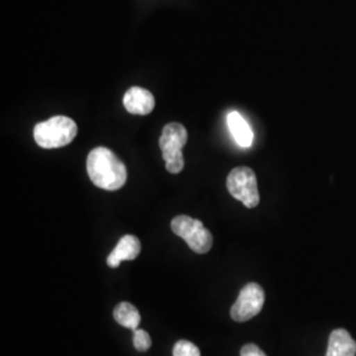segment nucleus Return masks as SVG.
<instances>
[{
    "label": "nucleus",
    "mask_w": 356,
    "mask_h": 356,
    "mask_svg": "<svg viewBox=\"0 0 356 356\" xmlns=\"http://www.w3.org/2000/svg\"><path fill=\"white\" fill-rule=\"evenodd\" d=\"M227 189L235 200L248 209H254L260 202L256 175L248 166H238L229 172Z\"/></svg>",
    "instance_id": "5"
},
{
    "label": "nucleus",
    "mask_w": 356,
    "mask_h": 356,
    "mask_svg": "<svg viewBox=\"0 0 356 356\" xmlns=\"http://www.w3.org/2000/svg\"><path fill=\"white\" fill-rule=\"evenodd\" d=\"M356 342L344 329L334 330L329 338L326 356H355Z\"/></svg>",
    "instance_id": "9"
},
{
    "label": "nucleus",
    "mask_w": 356,
    "mask_h": 356,
    "mask_svg": "<svg viewBox=\"0 0 356 356\" xmlns=\"http://www.w3.org/2000/svg\"><path fill=\"white\" fill-rule=\"evenodd\" d=\"M172 231L182 238L195 254H207L213 247V235L204 223L191 216H178L170 223Z\"/></svg>",
    "instance_id": "4"
},
{
    "label": "nucleus",
    "mask_w": 356,
    "mask_h": 356,
    "mask_svg": "<svg viewBox=\"0 0 356 356\" xmlns=\"http://www.w3.org/2000/svg\"><path fill=\"white\" fill-rule=\"evenodd\" d=\"M140 241L135 235H124L107 257V266L118 268L122 261L135 260L140 254Z\"/></svg>",
    "instance_id": "8"
},
{
    "label": "nucleus",
    "mask_w": 356,
    "mask_h": 356,
    "mask_svg": "<svg viewBox=\"0 0 356 356\" xmlns=\"http://www.w3.org/2000/svg\"><path fill=\"white\" fill-rule=\"evenodd\" d=\"M241 356H267L266 353L256 344L248 343L243 346Z\"/></svg>",
    "instance_id": "14"
},
{
    "label": "nucleus",
    "mask_w": 356,
    "mask_h": 356,
    "mask_svg": "<svg viewBox=\"0 0 356 356\" xmlns=\"http://www.w3.org/2000/svg\"><path fill=\"white\" fill-rule=\"evenodd\" d=\"M124 107L129 114L148 115L154 108V97L149 90L131 88L124 95Z\"/></svg>",
    "instance_id": "7"
},
{
    "label": "nucleus",
    "mask_w": 356,
    "mask_h": 356,
    "mask_svg": "<svg viewBox=\"0 0 356 356\" xmlns=\"http://www.w3.org/2000/svg\"><path fill=\"white\" fill-rule=\"evenodd\" d=\"M78 127L76 122L66 116H54L41 122L35 127L33 136L41 148H61L76 139Z\"/></svg>",
    "instance_id": "2"
},
{
    "label": "nucleus",
    "mask_w": 356,
    "mask_h": 356,
    "mask_svg": "<svg viewBox=\"0 0 356 356\" xmlns=\"http://www.w3.org/2000/svg\"><path fill=\"white\" fill-rule=\"evenodd\" d=\"M173 356H201V351L195 344L181 339L173 347Z\"/></svg>",
    "instance_id": "12"
},
{
    "label": "nucleus",
    "mask_w": 356,
    "mask_h": 356,
    "mask_svg": "<svg viewBox=\"0 0 356 356\" xmlns=\"http://www.w3.org/2000/svg\"><path fill=\"white\" fill-rule=\"evenodd\" d=\"M134 346L140 353L149 350L151 346H152V339H151L149 334L145 330H141V329L134 330Z\"/></svg>",
    "instance_id": "13"
},
{
    "label": "nucleus",
    "mask_w": 356,
    "mask_h": 356,
    "mask_svg": "<svg viewBox=\"0 0 356 356\" xmlns=\"http://www.w3.org/2000/svg\"><path fill=\"white\" fill-rule=\"evenodd\" d=\"M227 124H229V131H231L234 139L241 147L243 148L251 147L252 140H254V132L250 127V124L244 120L242 115L236 111L229 113L227 115Z\"/></svg>",
    "instance_id": "10"
},
{
    "label": "nucleus",
    "mask_w": 356,
    "mask_h": 356,
    "mask_svg": "<svg viewBox=\"0 0 356 356\" xmlns=\"http://www.w3.org/2000/svg\"><path fill=\"white\" fill-rule=\"evenodd\" d=\"M266 301L263 288L256 282H248L243 288L236 302L231 307V318L236 322H245L257 316Z\"/></svg>",
    "instance_id": "6"
},
{
    "label": "nucleus",
    "mask_w": 356,
    "mask_h": 356,
    "mask_svg": "<svg viewBox=\"0 0 356 356\" xmlns=\"http://www.w3.org/2000/svg\"><path fill=\"white\" fill-rule=\"evenodd\" d=\"M114 318L120 326L132 331L139 329L141 322L139 310L129 302H120L116 305L114 309Z\"/></svg>",
    "instance_id": "11"
},
{
    "label": "nucleus",
    "mask_w": 356,
    "mask_h": 356,
    "mask_svg": "<svg viewBox=\"0 0 356 356\" xmlns=\"http://www.w3.org/2000/svg\"><path fill=\"white\" fill-rule=\"evenodd\" d=\"M188 143V131L179 123L166 124L160 136L159 145L163 152V159L165 161L166 170L177 175L184 166L185 160L182 156V148Z\"/></svg>",
    "instance_id": "3"
},
{
    "label": "nucleus",
    "mask_w": 356,
    "mask_h": 356,
    "mask_svg": "<svg viewBox=\"0 0 356 356\" xmlns=\"http://www.w3.org/2000/svg\"><path fill=\"white\" fill-rule=\"evenodd\" d=\"M86 165L91 182L104 191H118L127 181L126 165L104 147H98L89 153Z\"/></svg>",
    "instance_id": "1"
}]
</instances>
